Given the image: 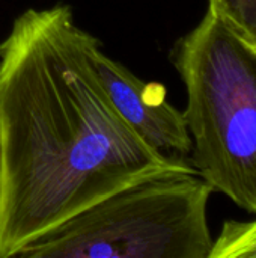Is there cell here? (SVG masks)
Returning a JSON list of instances; mask_svg holds the SVG:
<instances>
[{"label":"cell","instance_id":"cell-5","mask_svg":"<svg viewBox=\"0 0 256 258\" xmlns=\"http://www.w3.org/2000/svg\"><path fill=\"white\" fill-rule=\"evenodd\" d=\"M208 258H256V218L225 221Z\"/></svg>","mask_w":256,"mask_h":258},{"label":"cell","instance_id":"cell-6","mask_svg":"<svg viewBox=\"0 0 256 258\" xmlns=\"http://www.w3.org/2000/svg\"><path fill=\"white\" fill-rule=\"evenodd\" d=\"M208 11L256 45V0H208Z\"/></svg>","mask_w":256,"mask_h":258},{"label":"cell","instance_id":"cell-4","mask_svg":"<svg viewBox=\"0 0 256 258\" xmlns=\"http://www.w3.org/2000/svg\"><path fill=\"white\" fill-rule=\"evenodd\" d=\"M95 63L110 101L125 122L157 151L189 160L192 139L184 113L166 100V88L143 82L101 48L95 53Z\"/></svg>","mask_w":256,"mask_h":258},{"label":"cell","instance_id":"cell-1","mask_svg":"<svg viewBox=\"0 0 256 258\" xmlns=\"http://www.w3.org/2000/svg\"><path fill=\"white\" fill-rule=\"evenodd\" d=\"M98 48L66 3L26 9L0 44V258L142 178L192 166L119 115Z\"/></svg>","mask_w":256,"mask_h":258},{"label":"cell","instance_id":"cell-2","mask_svg":"<svg viewBox=\"0 0 256 258\" xmlns=\"http://www.w3.org/2000/svg\"><path fill=\"white\" fill-rule=\"evenodd\" d=\"M172 62L187 94L189 163L256 215V45L207 9L175 42Z\"/></svg>","mask_w":256,"mask_h":258},{"label":"cell","instance_id":"cell-3","mask_svg":"<svg viewBox=\"0 0 256 258\" xmlns=\"http://www.w3.org/2000/svg\"><path fill=\"white\" fill-rule=\"evenodd\" d=\"M213 192L193 166L158 172L98 201L15 258H208Z\"/></svg>","mask_w":256,"mask_h":258}]
</instances>
